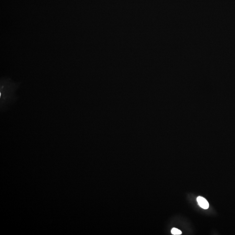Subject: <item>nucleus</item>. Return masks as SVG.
<instances>
[{
    "label": "nucleus",
    "mask_w": 235,
    "mask_h": 235,
    "mask_svg": "<svg viewBox=\"0 0 235 235\" xmlns=\"http://www.w3.org/2000/svg\"><path fill=\"white\" fill-rule=\"evenodd\" d=\"M171 233L173 235H179L182 234V233L181 231L179 229L174 228H172V229Z\"/></svg>",
    "instance_id": "obj_3"
},
{
    "label": "nucleus",
    "mask_w": 235,
    "mask_h": 235,
    "mask_svg": "<svg viewBox=\"0 0 235 235\" xmlns=\"http://www.w3.org/2000/svg\"><path fill=\"white\" fill-rule=\"evenodd\" d=\"M197 202H198V204L203 209L206 210V209H208L209 208V203L206 200V199H205L203 197H201V196H199L197 198Z\"/></svg>",
    "instance_id": "obj_2"
},
{
    "label": "nucleus",
    "mask_w": 235,
    "mask_h": 235,
    "mask_svg": "<svg viewBox=\"0 0 235 235\" xmlns=\"http://www.w3.org/2000/svg\"><path fill=\"white\" fill-rule=\"evenodd\" d=\"M20 83H15L9 78H2L0 83V103L1 112L5 111L9 105L18 99L16 92Z\"/></svg>",
    "instance_id": "obj_1"
}]
</instances>
